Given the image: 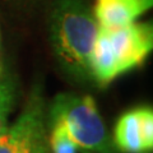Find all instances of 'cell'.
Wrapping results in <instances>:
<instances>
[{
	"label": "cell",
	"instance_id": "obj_4",
	"mask_svg": "<svg viewBox=\"0 0 153 153\" xmlns=\"http://www.w3.org/2000/svg\"><path fill=\"white\" fill-rule=\"evenodd\" d=\"M26 130L17 153H51L46 134V102L41 85H35L25 106Z\"/></svg>",
	"mask_w": 153,
	"mask_h": 153
},
{
	"label": "cell",
	"instance_id": "obj_13",
	"mask_svg": "<svg viewBox=\"0 0 153 153\" xmlns=\"http://www.w3.org/2000/svg\"><path fill=\"white\" fill-rule=\"evenodd\" d=\"M0 40H1V36H0Z\"/></svg>",
	"mask_w": 153,
	"mask_h": 153
},
{
	"label": "cell",
	"instance_id": "obj_11",
	"mask_svg": "<svg viewBox=\"0 0 153 153\" xmlns=\"http://www.w3.org/2000/svg\"><path fill=\"white\" fill-rule=\"evenodd\" d=\"M139 123V133L144 153H151L153 148V111L152 107L135 108Z\"/></svg>",
	"mask_w": 153,
	"mask_h": 153
},
{
	"label": "cell",
	"instance_id": "obj_6",
	"mask_svg": "<svg viewBox=\"0 0 153 153\" xmlns=\"http://www.w3.org/2000/svg\"><path fill=\"white\" fill-rule=\"evenodd\" d=\"M89 64L92 80L100 85H107L120 75L108 32L102 27H100L96 36Z\"/></svg>",
	"mask_w": 153,
	"mask_h": 153
},
{
	"label": "cell",
	"instance_id": "obj_5",
	"mask_svg": "<svg viewBox=\"0 0 153 153\" xmlns=\"http://www.w3.org/2000/svg\"><path fill=\"white\" fill-rule=\"evenodd\" d=\"M153 7V0H96L93 14L98 26L106 30L134 23Z\"/></svg>",
	"mask_w": 153,
	"mask_h": 153
},
{
	"label": "cell",
	"instance_id": "obj_7",
	"mask_svg": "<svg viewBox=\"0 0 153 153\" xmlns=\"http://www.w3.org/2000/svg\"><path fill=\"white\" fill-rule=\"evenodd\" d=\"M112 140L120 153H144L137 110H130L119 117Z\"/></svg>",
	"mask_w": 153,
	"mask_h": 153
},
{
	"label": "cell",
	"instance_id": "obj_1",
	"mask_svg": "<svg viewBox=\"0 0 153 153\" xmlns=\"http://www.w3.org/2000/svg\"><path fill=\"white\" fill-rule=\"evenodd\" d=\"M100 26L82 0H56L50 16V41L57 63L76 82H89L91 52Z\"/></svg>",
	"mask_w": 153,
	"mask_h": 153
},
{
	"label": "cell",
	"instance_id": "obj_12",
	"mask_svg": "<svg viewBox=\"0 0 153 153\" xmlns=\"http://www.w3.org/2000/svg\"><path fill=\"white\" fill-rule=\"evenodd\" d=\"M82 153H94V152H89V151H82Z\"/></svg>",
	"mask_w": 153,
	"mask_h": 153
},
{
	"label": "cell",
	"instance_id": "obj_3",
	"mask_svg": "<svg viewBox=\"0 0 153 153\" xmlns=\"http://www.w3.org/2000/svg\"><path fill=\"white\" fill-rule=\"evenodd\" d=\"M107 32L120 75L144 63L153 49L151 22H134L124 27L107 30Z\"/></svg>",
	"mask_w": 153,
	"mask_h": 153
},
{
	"label": "cell",
	"instance_id": "obj_8",
	"mask_svg": "<svg viewBox=\"0 0 153 153\" xmlns=\"http://www.w3.org/2000/svg\"><path fill=\"white\" fill-rule=\"evenodd\" d=\"M18 98V82L7 66L0 65V133L8 128V120Z\"/></svg>",
	"mask_w": 153,
	"mask_h": 153
},
{
	"label": "cell",
	"instance_id": "obj_9",
	"mask_svg": "<svg viewBox=\"0 0 153 153\" xmlns=\"http://www.w3.org/2000/svg\"><path fill=\"white\" fill-rule=\"evenodd\" d=\"M26 123L27 116L23 110L16 123L0 133V153H17L19 143L26 130Z\"/></svg>",
	"mask_w": 153,
	"mask_h": 153
},
{
	"label": "cell",
	"instance_id": "obj_2",
	"mask_svg": "<svg viewBox=\"0 0 153 153\" xmlns=\"http://www.w3.org/2000/svg\"><path fill=\"white\" fill-rule=\"evenodd\" d=\"M52 123H63L70 138L83 151L120 153L89 94H56L49 107V124Z\"/></svg>",
	"mask_w": 153,
	"mask_h": 153
},
{
	"label": "cell",
	"instance_id": "obj_10",
	"mask_svg": "<svg viewBox=\"0 0 153 153\" xmlns=\"http://www.w3.org/2000/svg\"><path fill=\"white\" fill-rule=\"evenodd\" d=\"M51 135L49 139L51 153H76L78 146L70 138L63 123H52Z\"/></svg>",
	"mask_w": 153,
	"mask_h": 153
}]
</instances>
